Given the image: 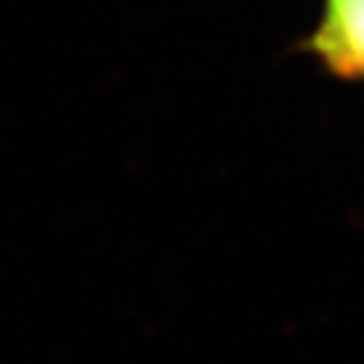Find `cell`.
<instances>
[{
    "instance_id": "cell-1",
    "label": "cell",
    "mask_w": 364,
    "mask_h": 364,
    "mask_svg": "<svg viewBox=\"0 0 364 364\" xmlns=\"http://www.w3.org/2000/svg\"><path fill=\"white\" fill-rule=\"evenodd\" d=\"M311 49L335 76L364 78V0H326Z\"/></svg>"
}]
</instances>
